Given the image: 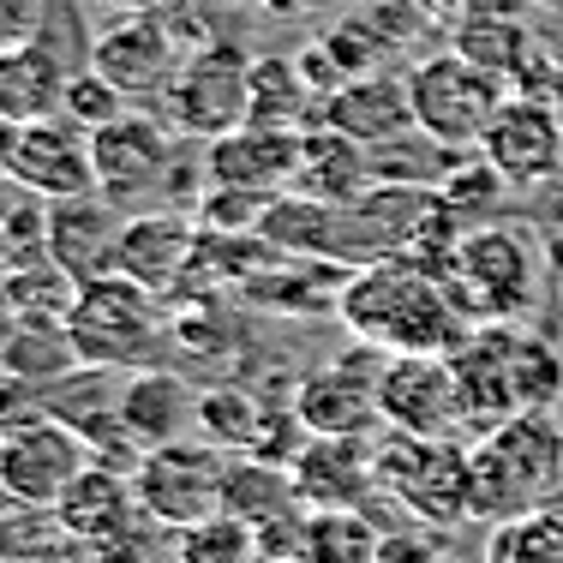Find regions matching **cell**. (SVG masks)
Here are the masks:
<instances>
[{"mask_svg":"<svg viewBox=\"0 0 563 563\" xmlns=\"http://www.w3.org/2000/svg\"><path fill=\"white\" fill-rule=\"evenodd\" d=\"M432 563H486V552H450V545H444Z\"/></svg>","mask_w":563,"mask_h":563,"instance_id":"40","label":"cell"},{"mask_svg":"<svg viewBox=\"0 0 563 563\" xmlns=\"http://www.w3.org/2000/svg\"><path fill=\"white\" fill-rule=\"evenodd\" d=\"M540 276H545V252L533 228L516 222H479L462 234L455 246V271L450 288L462 300V312L474 324H516L533 300H540Z\"/></svg>","mask_w":563,"mask_h":563,"instance_id":"4","label":"cell"},{"mask_svg":"<svg viewBox=\"0 0 563 563\" xmlns=\"http://www.w3.org/2000/svg\"><path fill=\"white\" fill-rule=\"evenodd\" d=\"M426 19H462V0H413Z\"/></svg>","mask_w":563,"mask_h":563,"instance_id":"37","label":"cell"},{"mask_svg":"<svg viewBox=\"0 0 563 563\" xmlns=\"http://www.w3.org/2000/svg\"><path fill=\"white\" fill-rule=\"evenodd\" d=\"M66 330H73L78 360L90 366H114V372H144L163 366V354L174 347V318L168 300L151 288H139L132 276H97L73 294L66 306Z\"/></svg>","mask_w":563,"mask_h":563,"instance_id":"3","label":"cell"},{"mask_svg":"<svg viewBox=\"0 0 563 563\" xmlns=\"http://www.w3.org/2000/svg\"><path fill=\"white\" fill-rule=\"evenodd\" d=\"M467 479H474V521H498L552 509L563 492V432L552 413H516L467 444Z\"/></svg>","mask_w":563,"mask_h":563,"instance_id":"2","label":"cell"},{"mask_svg":"<svg viewBox=\"0 0 563 563\" xmlns=\"http://www.w3.org/2000/svg\"><path fill=\"white\" fill-rule=\"evenodd\" d=\"M318 126L347 132L360 144H390L401 132H413V102H408V73H360L342 90H330L318 102Z\"/></svg>","mask_w":563,"mask_h":563,"instance_id":"18","label":"cell"},{"mask_svg":"<svg viewBox=\"0 0 563 563\" xmlns=\"http://www.w3.org/2000/svg\"><path fill=\"white\" fill-rule=\"evenodd\" d=\"M252 48L240 43V36H210V43L186 48L180 73H174V85L163 90V102H151L156 114L168 120L180 139H222V132L246 126V109H252Z\"/></svg>","mask_w":563,"mask_h":563,"instance_id":"6","label":"cell"},{"mask_svg":"<svg viewBox=\"0 0 563 563\" xmlns=\"http://www.w3.org/2000/svg\"><path fill=\"white\" fill-rule=\"evenodd\" d=\"M48 19V0H0V55L19 43H31Z\"/></svg>","mask_w":563,"mask_h":563,"instance_id":"33","label":"cell"},{"mask_svg":"<svg viewBox=\"0 0 563 563\" xmlns=\"http://www.w3.org/2000/svg\"><path fill=\"white\" fill-rule=\"evenodd\" d=\"M228 7H264V0H228Z\"/></svg>","mask_w":563,"mask_h":563,"instance_id":"43","label":"cell"},{"mask_svg":"<svg viewBox=\"0 0 563 563\" xmlns=\"http://www.w3.org/2000/svg\"><path fill=\"white\" fill-rule=\"evenodd\" d=\"M139 516H144V504H139L132 474L126 467H109V462H90L85 474L66 486V498L55 504V521L73 545H97V540H109V533L132 528Z\"/></svg>","mask_w":563,"mask_h":563,"instance_id":"20","label":"cell"},{"mask_svg":"<svg viewBox=\"0 0 563 563\" xmlns=\"http://www.w3.org/2000/svg\"><path fill=\"white\" fill-rule=\"evenodd\" d=\"M12 132H19V120L0 114V180H7V151H12Z\"/></svg>","mask_w":563,"mask_h":563,"instance_id":"39","label":"cell"},{"mask_svg":"<svg viewBox=\"0 0 563 563\" xmlns=\"http://www.w3.org/2000/svg\"><path fill=\"white\" fill-rule=\"evenodd\" d=\"M7 186L36 198H78L97 192V163H90V126H78L73 114H48V120H24L12 132L7 151Z\"/></svg>","mask_w":563,"mask_h":563,"instance_id":"13","label":"cell"},{"mask_svg":"<svg viewBox=\"0 0 563 563\" xmlns=\"http://www.w3.org/2000/svg\"><path fill=\"white\" fill-rule=\"evenodd\" d=\"M97 462L85 444V432H73L66 420H31L19 432H0V492L19 504H36V509H55L66 498L85 467Z\"/></svg>","mask_w":563,"mask_h":563,"instance_id":"11","label":"cell"},{"mask_svg":"<svg viewBox=\"0 0 563 563\" xmlns=\"http://www.w3.org/2000/svg\"><path fill=\"white\" fill-rule=\"evenodd\" d=\"M306 163V132L294 126H234L205 144L210 186H246V192H294Z\"/></svg>","mask_w":563,"mask_h":563,"instance_id":"15","label":"cell"},{"mask_svg":"<svg viewBox=\"0 0 563 563\" xmlns=\"http://www.w3.org/2000/svg\"><path fill=\"white\" fill-rule=\"evenodd\" d=\"M372 467H378V492L408 509L420 528H462L474 516V479H467V438H408L390 432L372 444Z\"/></svg>","mask_w":563,"mask_h":563,"instance_id":"5","label":"cell"},{"mask_svg":"<svg viewBox=\"0 0 563 563\" xmlns=\"http://www.w3.org/2000/svg\"><path fill=\"white\" fill-rule=\"evenodd\" d=\"M222 479H228V450L210 438H174V444L144 450V462L132 467V486L151 521H163L168 533L192 528V521L222 516Z\"/></svg>","mask_w":563,"mask_h":563,"instance_id":"9","label":"cell"},{"mask_svg":"<svg viewBox=\"0 0 563 563\" xmlns=\"http://www.w3.org/2000/svg\"><path fill=\"white\" fill-rule=\"evenodd\" d=\"M264 210H271V192H246V186H205L198 198V228L210 234H258Z\"/></svg>","mask_w":563,"mask_h":563,"instance_id":"30","label":"cell"},{"mask_svg":"<svg viewBox=\"0 0 563 563\" xmlns=\"http://www.w3.org/2000/svg\"><path fill=\"white\" fill-rule=\"evenodd\" d=\"M198 252V217L186 210H126V234H120V276H132L139 288L174 300Z\"/></svg>","mask_w":563,"mask_h":563,"instance_id":"17","label":"cell"},{"mask_svg":"<svg viewBox=\"0 0 563 563\" xmlns=\"http://www.w3.org/2000/svg\"><path fill=\"white\" fill-rule=\"evenodd\" d=\"M114 12H168V7H180V0H109Z\"/></svg>","mask_w":563,"mask_h":563,"instance_id":"38","label":"cell"},{"mask_svg":"<svg viewBox=\"0 0 563 563\" xmlns=\"http://www.w3.org/2000/svg\"><path fill=\"white\" fill-rule=\"evenodd\" d=\"M438 552H444V533H438V528L384 533V540H378V558H372V563H432Z\"/></svg>","mask_w":563,"mask_h":563,"instance_id":"34","label":"cell"},{"mask_svg":"<svg viewBox=\"0 0 563 563\" xmlns=\"http://www.w3.org/2000/svg\"><path fill=\"white\" fill-rule=\"evenodd\" d=\"M486 563H563V516L558 509H533V516L498 521Z\"/></svg>","mask_w":563,"mask_h":563,"instance_id":"29","label":"cell"},{"mask_svg":"<svg viewBox=\"0 0 563 563\" xmlns=\"http://www.w3.org/2000/svg\"><path fill=\"white\" fill-rule=\"evenodd\" d=\"M55 540H66L60 521H55V509L19 504V498H7V492H0V563L31 558V552H43V545H55Z\"/></svg>","mask_w":563,"mask_h":563,"instance_id":"31","label":"cell"},{"mask_svg":"<svg viewBox=\"0 0 563 563\" xmlns=\"http://www.w3.org/2000/svg\"><path fill=\"white\" fill-rule=\"evenodd\" d=\"M222 509L258 533V528H271V521L294 516V509H306V498H300V486H294V467L264 462V455H240V462H228Z\"/></svg>","mask_w":563,"mask_h":563,"instance_id":"23","label":"cell"},{"mask_svg":"<svg viewBox=\"0 0 563 563\" xmlns=\"http://www.w3.org/2000/svg\"><path fill=\"white\" fill-rule=\"evenodd\" d=\"M120 426L139 438L144 450L156 444H174L198 426V396L180 372L168 366H144V372H126L120 384Z\"/></svg>","mask_w":563,"mask_h":563,"instance_id":"21","label":"cell"},{"mask_svg":"<svg viewBox=\"0 0 563 563\" xmlns=\"http://www.w3.org/2000/svg\"><path fill=\"white\" fill-rule=\"evenodd\" d=\"M78 366V347L66 318H19L0 330V378H24V384H55Z\"/></svg>","mask_w":563,"mask_h":563,"instance_id":"24","label":"cell"},{"mask_svg":"<svg viewBox=\"0 0 563 563\" xmlns=\"http://www.w3.org/2000/svg\"><path fill=\"white\" fill-rule=\"evenodd\" d=\"M336 318L347 324L354 342H372L384 354H450L474 330V318L462 312L450 282L408 264V258L347 271Z\"/></svg>","mask_w":563,"mask_h":563,"instance_id":"1","label":"cell"},{"mask_svg":"<svg viewBox=\"0 0 563 563\" xmlns=\"http://www.w3.org/2000/svg\"><path fill=\"white\" fill-rule=\"evenodd\" d=\"M372 186H378L372 144L347 139V132H330V126H306V163H300V186L294 192H312L324 205H354Z\"/></svg>","mask_w":563,"mask_h":563,"instance_id":"22","label":"cell"},{"mask_svg":"<svg viewBox=\"0 0 563 563\" xmlns=\"http://www.w3.org/2000/svg\"><path fill=\"white\" fill-rule=\"evenodd\" d=\"M252 126H318V90L306 85L300 60L294 55H258L252 60Z\"/></svg>","mask_w":563,"mask_h":563,"instance_id":"25","label":"cell"},{"mask_svg":"<svg viewBox=\"0 0 563 563\" xmlns=\"http://www.w3.org/2000/svg\"><path fill=\"white\" fill-rule=\"evenodd\" d=\"M198 432H205L210 444L246 455L252 444H258V432H264V408H258V396H246L240 384L205 390V396H198Z\"/></svg>","mask_w":563,"mask_h":563,"instance_id":"28","label":"cell"},{"mask_svg":"<svg viewBox=\"0 0 563 563\" xmlns=\"http://www.w3.org/2000/svg\"><path fill=\"white\" fill-rule=\"evenodd\" d=\"M252 558H258V533L222 509V516H210V521H192V528L168 533L163 563H252Z\"/></svg>","mask_w":563,"mask_h":563,"instance_id":"27","label":"cell"},{"mask_svg":"<svg viewBox=\"0 0 563 563\" xmlns=\"http://www.w3.org/2000/svg\"><path fill=\"white\" fill-rule=\"evenodd\" d=\"M540 0H462V12H479V19H528Z\"/></svg>","mask_w":563,"mask_h":563,"instance_id":"35","label":"cell"},{"mask_svg":"<svg viewBox=\"0 0 563 563\" xmlns=\"http://www.w3.org/2000/svg\"><path fill=\"white\" fill-rule=\"evenodd\" d=\"M408 102H413V126L426 139L450 144V151H479L486 126L509 102V85L467 55H455V48H438V55L408 66Z\"/></svg>","mask_w":563,"mask_h":563,"instance_id":"7","label":"cell"},{"mask_svg":"<svg viewBox=\"0 0 563 563\" xmlns=\"http://www.w3.org/2000/svg\"><path fill=\"white\" fill-rule=\"evenodd\" d=\"M384 533L366 521V509H306L294 563H372Z\"/></svg>","mask_w":563,"mask_h":563,"instance_id":"26","label":"cell"},{"mask_svg":"<svg viewBox=\"0 0 563 563\" xmlns=\"http://www.w3.org/2000/svg\"><path fill=\"white\" fill-rule=\"evenodd\" d=\"M378 420L408 438H467L450 354H390L378 372Z\"/></svg>","mask_w":563,"mask_h":563,"instance_id":"12","label":"cell"},{"mask_svg":"<svg viewBox=\"0 0 563 563\" xmlns=\"http://www.w3.org/2000/svg\"><path fill=\"white\" fill-rule=\"evenodd\" d=\"M552 109H558V126H563V48H558V78H552Z\"/></svg>","mask_w":563,"mask_h":563,"instance_id":"41","label":"cell"},{"mask_svg":"<svg viewBox=\"0 0 563 563\" xmlns=\"http://www.w3.org/2000/svg\"><path fill=\"white\" fill-rule=\"evenodd\" d=\"M540 7H545V12H563V0H540Z\"/></svg>","mask_w":563,"mask_h":563,"instance_id":"42","label":"cell"},{"mask_svg":"<svg viewBox=\"0 0 563 563\" xmlns=\"http://www.w3.org/2000/svg\"><path fill=\"white\" fill-rule=\"evenodd\" d=\"M126 109H132V102L120 97V90H114L109 78L97 73V66H78V73H73V85H66V102H60V114H73L78 126H90V132H97V126H109V120H120Z\"/></svg>","mask_w":563,"mask_h":563,"instance_id":"32","label":"cell"},{"mask_svg":"<svg viewBox=\"0 0 563 563\" xmlns=\"http://www.w3.org/2000/svg\"><path fill=\"white\" fill-rule=\"evenodd\" d=\"M294 486L312 509H366L378 492V467H372L366 438H306L294 455Z\"/></svg>","mask_w":563,"mask_h":563,"instance_id":"19","label":"cell"},{"mask_svg":"<svg viewBox=\"0 0 563 563\" xmlns=\"http://www.w3.org/2000/svg\"><path fill=\"white\" fill-rule=\"evenodd\" d=\"M12 563H90V558H78V552H73V540H55V545H43V552L12 558Z\"/></svg>","mask_w":563,"mask_h":563,"instance_id":"36","label":"cell"},{"mask_svg":"<svg viewBox=\"0 0 563 563\" xmlns=\"http://www.w3.org/2000/svg\"><path fill=\"white\" fill-rule=\"evenodd\" d=\"M120 234H126V210L102 192H78V198H55L48 205V258L55 271H66L85 288L97 276L120 271Z\"/></svg>","mask_w":563,"mask_h":563,"instance_id":"16","label":"cell"},{"mask_svg":"<svg viewBox=\"0 0 563 563\" xmlns=\"http://www.w3.org/2000/svg\"><path fill=\"white\" fill-rule=\"evenodd\" d=\"M479 156H486L516 192L552 186L563 174V126H558L552 97H521V90H509V102L486 126V139H479Z\"/></svg>","mask_w":563,"mask_h":563,"instance_id":"14","label":"cell"},{"mask_svg":"<svg viewBox=\"0 0 563 563\" xmlns=\"http://www.w3.org/2000/svg\"><path fill=\"white\" fill-rule=\"evenodd\" d=\"M186 60V36L174 31L168 12H120L90 36V66L120 90L126 102H163Z\"/></svg>","mask_w":563,"mask_h":563,"instance_id":"10","label":"cell"},{"mask_svg":"<svg viewBox=\"0 0 563 563\" xmlns=\"http://www.w3.org/2000/svg\"><path fill=\"white\" fill-rule=\"evenodd\" d=\"M90 163H97V192L114 198L120 210L163 205L174 168L186 163L180 132L156 109H126L120 120L90 132Z\"/></svg>","mask_w":563,"mask_h":563,"instance_id":"8","label":"cell"}]
</instances>
